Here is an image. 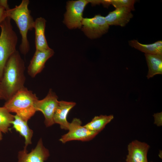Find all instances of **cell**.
<instances>
[{
    "label": "cell",
    "instance_id": "obj_1",
    "mask_svg": "<svg viewBox=\"0 0 162 162\" xmlns=\"http://www.w3.org/2000/svg\"><path fill=\"white\" fill-rule=\"evenodd\" d=\"M24 61L16 50L9 58L1 79L2 99L6 101L24 88L26 81Z\"/></svg>",
    "mask_w": 162,
    "mask_h": 162
},
{
    "label": "cell",
    "instance_id": "obj_2",
    "mask_svg": "<svg viewBox=\"0 0 162 162\" xmlns=\"http://www.w3.org/2000/svg\"><path fill=\"white\" fill-rule=\"evenodd\" d=\"M29 3L28 0H22L19 5L7 11L8 16L15 22L19 30L22 37L20 50L25 55L30 50L28 32L34 28V21L28 8Z\"/></svg>",
    "mask_w": 162,
    "mask_h": 162
},
{
    "label": "cell",
    "instance_id": "obj_3",
    "mask_svg": "<svg viewBox=\"0 0 162 162\" xmlns=\"http://www.w3.org/2000/svg\"><path fill=\"white\" fill-rule=\"evenodd\" d=\"M38 100L35 93L24 87L6 101L4 106L28 122L37 111L35 104Z\"/></svg>",
    "mask_w": 162,
    "mask_h": 162
},
{
    "label": "cell",
    "instance_id": "obj_4",
    "mask_svg": "<svg viewBox=\"0 0 162 162\" xmlns=\"http://www.w3.org/2000/svg\"><path fill=\"white\" fill-rule=\"evenodd\" d=\"M11 19L7 16L0 25V77L5 64L16 51L18 37L13 29Z\"/></svg>",
    "mask_w": 162,
    "mask_h": 162
},
{
    "label": "cell",
    "instance_id": "obj_5",
    "mask_svg": "<svg viewBox=\"0 0 162 162\" xmlns=\"http://www.w3.org/2000/svg\"><path fill=\"white\" fill-rule=\"evenodd\" d=\"M89 0H78L68 2L64 23L70 29L80 28L82 26V14Z\"/></svg>",
    "mask_w": 162,
    "mask_h": 162
},
{
    "label": "cell",
    "instance_id": "obj_6",
    "mask_svg": "<svg viewBox=\"0 0 162 162\" xmlns=\"http://www.w3.org/2000/svg\"><path fill=\"white\" fill-rule=\"evenodd\" d=\"M82 124L80 119L74 118L70 123L68 132L62 136L59 140L63 143L72 140L87 141L92 139L98 134L88 130Z\"/></svg>",
    "mask_w": 162,
    "mask_h": 162
},
{
    "label": "cell",
    "instance_id": "obj_7",
    "mask_svg": "<svg viewBox=\"0 0 162 162\" xmlns=\"http://www.w3.org/2000/svg\"><path fill=\"white\" fill-rule=\"evenodd\" d=\"M58 97L51 89H50L47 95L43 99L38 100L35 104L37 111L43 114L45 118L44 123L46 127H50L53 124V116L58 105Z\"/></svg>",
    "mask_w": 162,
    "mask_h": 162
},
{
    "label": "cell",
    "instance_id": "obj_8",
    "mask_svg": "<svg viewBox=\"0 0 162 162\" xmlns=\"http://www.w3.org/2000/svg\"><path fill=\"white\" fill-rule=\"evenodd\" d=\"M82 25L84 33L91 39L101 37L108 32L109 27L105 17L100 15L91 18H83Z\"/></svg>",
    "mask_w": 162,
    "mask_h": 162
},
{
    "label": "cell",
    "instance_id": "obj_9",
    "mask_svg": "<svg viewBox=\"0 0 162 162\" xmlns=\"http://www.w3.org/2000/svg\"><path fill=\"white\" fill-rule=\"evenodd\" d=\"M26 148L19 152L18 162H44L50 156L49 151L44 146L41 138L30 152H28Z\"/></svg>",
    "mask_w": 162,
    "mask_h": 162
},
{
    "label": "cell",
    "instance_id": "obj_10",
    "mask_svg": "<svg viewBox=\"0 0 162 162\" xmlns=\"http://www.w3.org/2000/svg\"><path fill=\"white\" fill-rule=\"evenodd\" d=\"M53 50L49 48L47 50H36L27 68L28 74L35 77L43 70L47 61L54 55Z\"/></svg>",
    "mask_w": 162,
    "mask_h": 162
},
{
    "label": "cell",
    "instance_id": "obj_11",
    "mask_svg": "<svg viewBox=\"0 0 162 162\" xmlns=\"http://www.w3.org/2000/svg\"><path fill=\"white\" fill-rule=\"evenodd\" d=\"M150 146L147 143L135 140L128 146L126 162H148L147 154Z\"/></svg>",
    "mask_w": 162,
    "mask_h": 162
},
{
    "label": "cell",
    "instance_id": "obj_12",
    "mask_svg": "<svg viewBox=\"0 0 162 162\" xmlns=\"http://www.w3.org/2000/svg\"><path fill=\"white\" fill-rule=\"evenodd\" d=\"M132 10L131 9L126 7L117 8L110 12L105 18L109 26H119L123 27L133 17Z\"/></svg>",
    "mask_w": 162,
    "mask_h": 162
},
{
    "label": "cell",
    "instance_id": "obj_13",
    "mask_svg": "<svg viewBox=\"0 0 162 162\" xmlns=\"http://www.w3.org/2000/svg\"><path fill=\"white\" fill-rule=\"evenodd\" d=\"M76 104V103L74 102L59 101L58 105L54 115L53 121L55 124H58L60 125L61 129L68 130L70 123L67 120L68 115Z\"/></svg>",
    "mask_w": 162,
    "mask_h": 162
},
{
    "label": "cell",
    "instance_id": "obj_14",
    "mask_svg": "<svg viewBox=\"0 0 162 162\" xmlns=\"http://www.w3.org/2000/svg\"><path fill=\"white\" fill-rule=\"evenodd\" d=\"M46 21L42 17L37 18L34 21L35 31V43L36 50H43L50 48L45 34Z\"/></svg>",
    "mask_w": 162,
    "mask_h": 162
},
{
    "label": "cell",
    "instance_id": "obj_15",
    "mask_svg": "<svg viewBox=\"0 0 162 162\" xmlns=\"http://www.w3.org/2000/svg\"><path fill=\"white\" fill-rule=\"evenodd\" d=\"M11 124L15 130L24 138V147L26 148L29 144L32 143L31 139L33 134V131L29 127L27 122L23 120L16 115L14 116V119L12 122Z\"/></svg>",
    "mask_w": 162,
    "mask_h": 162
},
{
    "label": "cell",
    "instance_id": "obj_16",
    "mask_svg": "<svg viewBox=\"0 0 162 162\" xmlns=\"http://www.w3.org/2000/svg\"><path fill=\"white\" fill-rule=\"evenodd\" d=\"M148 67L147 77L152 78L157 74H162V55L145 54Z\"/></svg>",
    "mask_w": 162,
    "mask_h": 162
},
{
    "label": "cell",
    "instance_id": "obj_17",
    "mask_svg": "<svg viewBox=\"0 0 162 162\" xmlns=\"http://www.w3.org/2000/svg\"><path fill=\"white\" fill-rule=\"evenodd\" d=\"M132 47L144 52L145 54L162 55V41L160 40L150 44H143L136 40L129 41Z\"/></svg>",
    "mask_w": 162,
    "mask_h": 162
},
{
    "label": "cell",
    "instance_id": "obj_18",
    "mask_svg": "<svg viewBox=\"0 0 162 162\" xmlns=\"http://www.w3.org/2000/svg\"><path fill=\"white\" fill-rule=\"evenodd\" d=\"M113 115H100L94 116L83 126L88 130L99 133L113 118Z\"/></svg>",
    "mask_w": 162,
    "mask_h": 162
},
{
    "label": "cell",
    "instance_id": "obj_19",
    "mask_svg": "<svg viewBox=\"0 0 162 162\" xmlns=\"http://www.w3.org/2000/svg\"><path fill=\"white\" fill-rule=\"evenodd\" d=\"M14 116L4 106L0 107V130L1 132L6 133L8 132Z\"/></svg>",
    "mask_w": 162,
    "mask_h": 162
},
{
    "label": "cell",
    "instance_id": "obj_20",
    "mask_svg": "<svg viewBox=\"0 0 162 162\" xmlns=\"http://www.w3.org/2000/svg\"><path fill=\"white\" fill-rule=\"evenodd\" d=\"M136 1L134 0H111V4L116 8L126 7L134 10V4Z\"/></svg>",
    "mask_w": 162,
    "mask_h": 162
},
{
    "label": "cell",
    "instance_id": "obj_21",
    "mask_svg": "<svg viewBox=\"0 0 162 162\" xmlns=\"http://www.w3.org/2000/svg\"><path fill=\"white\" fill-rule=\"evenodd\" d=\"M153 116L154 119V124L158 126H161L162 125V112L154 113Z\"/></svg>",
    "mask_w": 162,
    "mask_h": 162
},
{
    "label": "cell",
    "instance_id": "obj_22",
    "mask_svg": "<svg viewBox=\"0 0 162 162\" xmlns=\"http://www.w3.org/2000/svg\"><path fill=\"white\" fill-rule=\"evenodd\" d=\"M7 16V11L3 8L0 7V25Z\"/></svg>",
    "mask_w": 162,
    "mask_h": 162
},
{
    "label": "cell",
    "instance_id": "obj_23",
    "mask_svg": "<svg viewBox=\"0 0 162 162\" xmlns=\"http://www.w3.org/2000/svg\"><path fill=\"white\" fill-rule=\"evenodd\" d=\"M0 7L3 8L6 11L10 9L7 0H0Z\"/></svg>",
    "mask_w": 162,
    "mask_h": 162
},
{
    "label": "cell",
    "instance_id": "obj_24",
    "mask_svg": "<svg viewBox=\"0 0 162 162\" xmlns=\"http://www.w3.org/2000/svg\"><path fill=\"white\" fill-rule=\"evenodd\" d=\"M1 78L0 77V99H2V94L1 87Z\"/></svg>",
    "mask_w": 162,
    "mask_h": 162
},
{
    "label": "cell",
    "instance_id": "obj_25",
    "mask_svg": "<svg viewBox=\"0 0 162 162\" xmlns=\"http://www.w3.org/2000/svg\"><path fill=\"white\" fill-rule=\"evenodd\" d=\"M2 134L1 131L0 130V140L2 139Z\"/></svg>",
    "mask_w": 162,
    "mask_h": 162
},
{
    "label": "cell",
    "instance_id": "obj_26",
    "mask_svg": "<svg viewBox=\"0 0 162 162\" xmlns=\"http://www.w3.org/2000/svg\"></svg>",
    "mask_w": 162,
    "mask_h": 162
},
{
    "label": "cell",
    "instance_id": "obj_27",
    "mask_svg": "<svg viewBox=\"0 0 162 162\" xmlns=\"http://www.w3.org/2000/svg\"></svg>",
    "mask_w": 162,
    "mask_h": 162
}]
</instances>
